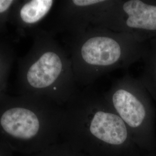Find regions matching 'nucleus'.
<instances>
[{"label": "nucleus", "mask_w": 156, "mask_h": 156, "mask_svg": "<svg viewBox=\"0 0 156 156\" xmlns=\"http://www.w3.org/2000/svg\"><path fill=\"white\" fill-rule=\"evenodd\" d=\"M66 105L60 134L73 148L89 156L140 154L127 126L104 94L87 88L77 91Z\"/></svg>", "instance_id": "f257e3e1"}, {"label": "nucleus", "mask_w": 156, "mask_h": 156, "mask_svg": "<svg viewBox=\"0 0 156 156\" xmlns=\"http://www.w3.org/2000/svg\"><path fill=\"white\" fill-rule=\"evenodd\" d=\"M71 39L69 57L74 77L83 86L115 70L127 69L143 58L147 47V42L128 34L101 27H91Z\"/></svg>", "instance_id": "f03ea898"}, {"label": "nucleus", "mask_w": 156, "mask_h": 156, "mask_svg": "<svg viewBox=\"0 0 156 156\" xmlns=\"http://www.w3.org/2000/svg\"><path fill=\"white\" fill-rule=\"evenodd\" d=\"M24 79L30 89L58 105L66 104L77 91L69 57L49 34L39 38Z\"/></svg>", "instance_id": "7ed1b4c3"}, {"label": "nucleus", "mask_w": 156, "mask_h": 156, "mask_svg": "<svg viewBox=\"0 0 156 156\" xmlns=\"http://www.w3.org/2000/svg\"><path fill=\"white\" fill-rule=\"evenodd\" d=\"M103 94L127 126L140 150H156L155 109L151 95L140 79L127 73Z\"/></svg>", "instance_id": "20e7f679"}, {"label": "nucleus", "mask_w": 156, "mask_h": 156, "mask_svg": "<svg viewBox=\"0 0 156 156\" xmlns=\"http://www.w3.org/2000/svg\"><path fill=\"white\" fill-rule=\"evenodd\" d=\"M95 27L128 34L147 42L156 38V1L110 0Z\"/></svg>", "instance_id": "39448f33"}, {"label": "nucleus", "mask_w": 156, "mask_h": 156, "mask_svg": "<svg viewBox=\"0 0 156 156\" xmlns=\"http://www.w3.org/2000/svg\"><path fill=\"white\" fill-rule=\"evenodd\" d=\"M110 0H70L62 3L58 27L69 32L71 37L95 27Z\"/></svg>", "instance_id": "423d86ee"}, {"label": "nucleus", "mask_w": 156, "mask_h": 156, "mask_svg": "<svg viewBox=\"0 0 156 156\" xmlns=\"http://www.w3.org/2000/svg\"><path fill=\"white\" fill-rule=\"evenodd\" d=\"M142 60L144 66L139 78L151 98L156 101V38L149 40Z\"/></svg>", "instance_id": "0eeeda50"}, {"label": "nucleus", "mask_w": 156, "mask_h": 156, "mask_svg": "<svg viewBox=\"0 0 156 156\" xmlns=\"http://www.w3.org/2000/svg\"><path fill=\"white\" fill-rule=\"evenodd\" d=\"M53 0H32L23 4L19 12V19L27 26L35 25L42 20L53 8Z\"/></svg>", "instance_id": "6e6552de"}, {"label": "nucleus", "mask_w": 156, "mask_h": 156, "mask_svg": "<svg viewBox=\"0 0 156 156\" xmlns=\"http://www.w3.org/2000/svg\"><path fill=\"white\" fill-rule=\"evenodd\" d=\"M44 156H89L83 153L66 144L60 146H51L48 147Z\"/></svg>", "instance_id": "1a4fd4ad"}, {"label": "nucleus", "mask_w": 156, "mask_h": 156, "mask_svg": "<svg viewBox=\"0 0 156 156\" xmlns=\"http://www.w3.org/2000/svg\"><path fill=\"white\" fill-rule=\"evenodd\" d=\"M135 156H156V150L152 151L151 152H147L146 154H144V155H141L140 154Z\"/></svg>", "instance_id": "9d476101"}]
</instances>
